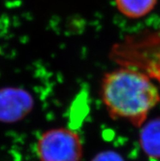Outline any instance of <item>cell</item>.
Here are the masks:
<instances>
[{"mask_svg":"<svg viewBox=\"0 0 160 161\" xmlns=\"http://www.w3.org/2000/svg\"><path fill=\"white\" fill-rule=\"evenodd\" d=\"M91 161H125L124 157L118 153L117 151L112 150H106L99 152L94 156Z\"/></svg>","mask_w":160,"mask_h":161,"instance_id":"cell-6","label":"cell"},{"mask_svg":"<svg viewBox=\"0 0 160 161\" xmlns=\"http://www.w3.org/2000/svg\"><path fill=\"white\" fill-rule=\"evenodd\" d=\"M139 129L142 151L148 157L160 159V117L146 121Z\"/></svg>","mask_w":160,"mask_h":161,"instance_id":"cell-4","label":"cell"},{"mask_svg":"<svg viewBox=\"0 0 160 161\" xmlns=\"http://www.w3.org/2000/svg\"><path fill=\"white\" fill-rule=\"evenodd\" d=\"M35 106V97L29 90L14 86L0 88V123L20 122L32 112Z\"/></svg>","mask_w":160,"mask_h":161,"instance_id":"cell-3","label":"cell"},{"mask_svg":"<svg viewBox=\"0 0 160 161\" xmlns=\"http://www.w3.org/2000/svg\"><path fill=\"white\" fill-rule=\"evenodd\" d=\"M35 151L39 161H81L83 140L74 129L53 128L40 135Z\"/></svg>","mask_w":160,"mask_h":161,"instance_id":"cell-2","label":"cell"},{"mask_svg":"<svg viewBox=\"0 0 160 161\" xmlns=\"http://www.w3.org/2000/svg\"><path fill=\"white\" fill-rule=\"evenodd\" d=\"M158 0H114L117 10L128 19L143 18L154 10Z\"/></svg>","mask_w":160,"mask_h":161,"instance_id":"cell-5","label":"cell"},{"mask_svg":"<svg viewBox=\"0 0 160 161\" xmlns=\"http://www.w3.org/2000/svg\"><path fill=\"white\" fill-rule=\"evenodd\" d=\"M100 95L106 111L113 119L140 128L159 103L157 86L146 74L131 68H119L104 75Z\"/></svg>","mask_w":160,"mask_h":161,"instance_id":"cell-1","label":"cell"}]
</instances>
